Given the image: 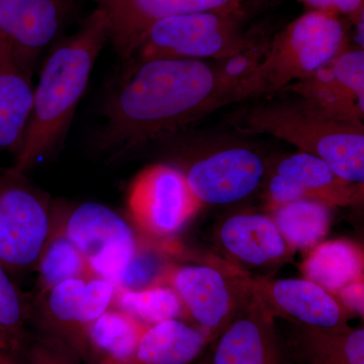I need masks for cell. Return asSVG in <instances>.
<instances>
[{
  "label": "cell",
  "instance_id": "603a6c76",
  "mask_svg": "<svg viewBox=\"0 0 364 364\" xmlns=\"http://www.w3.org/2000/svg\"><path fill=\"white\" fill-rule=\"evenodd\" d=\"M294 345L306 364H364L363 327L316 329L298 326Z\"/></svg>",
  "mask_w": 364,
  "mask_h": 364
},
{
  "label": "cell",
  "instance_id": "5bb4252c",
  "mask_svg": "<svg viewBox=\"0 0 364 364\" xmlns=\"http://www.w3.org/2000/svg\"><path fill=\"white\" fill-rule=\"evenodd\" d=\"M104 13L109 41L123 62L153 23L178 14L241 9L245 0H93Z\"/></svg>",
  "mask_w": 364,
  "mask_h": 364
},
{
  "label": "cell",
  "instance_id": "3957f363",
  "mask_svg": "<svg viewBox=\"0 0 364 364\" xmlns=\"http://www.w3.org/2000/svg\"><path fill=\"white\" fill-rule=\"evenodd\" d=\"M244 134H265L320 158L342 181L363 188L364 127L330 119L299 98L253 105L235 121Z\"/></svg>",
  "mask_w": 364,
  "mask_h": 364
},
{
  "label": "cell",
  "instance_id": "cb8c5ba5",
  "mask_svg": "<svg viewBox=\"0 0 364 364\" xmlns=\"http://www.w3.org/2000/svg\"><path fill=\"white\" fill-rule=\"evenodd\" d=\"M37 267L39 298L66 280L97 277L82 254L66 236L58 215H52L51 230L37 261Z\"/></svg>",
  "mask_w": 364,
  "mask_h": 364
},
{
  "label": "cell",
  "instance_id": "1f68e13d",
  "mask_svg": "<svg viewBox=\"0 0 364 364\" xmlns=\"http://www.w3.org/2000/svg\"><path fill=\"white\" fill-rule=\"evenodd\" d=\"M0 358L6 359V360L9 361V358H7L6 350H4V345H2L1 343V340H0Z\"/></svg>",
  "mask_w": 364,
  "mask_h": 364
},
{
  "label": "cell",
  "instance_id": "277c9868",
  "mask_svg": "<svg viewBox=\"0 0 364 364\" xmlns=\"http://www.w3.org/2000/svg\"><path fill=\"white\" fill-rule=\"evenodd\" d=\"M340 16L310 11L277 33L240 95V100L273 95L308 77L347 49Z\"/></svg>",
  "mask_w": 364,
  "mask_h": 364
},
{
  "label": "cell",
  "instance_id": "9a60e30c",
  "mask_svg": "<svg viewBox=\"0 0 364 364\" xmlns=\"http://www.w3.org/2000/svg\"><path fill=\"white\" fill-rule=\"evenodd\" d=\"M70 0H0V48L33 72V64L58 37Z\"/></svg>",
  "mask_w": 364,
  "mask_h": 364
},
{
  "label": "cell",
  "instance_id": "8fae6325",
  "mask_svg": "<svg viewBox=\"0 0 364 364\" xmlns=\"http://www.w3.org/2000/svg\"><path fill=\"white\" fill-rule=\"evenodd\" d=\"M264 186L265 203L274 208L296 200H317L330 207H343L355 202L359 186L339 178L320 158L301 152L268 163Z\"/></svg>",
  "mask_w": 364,
  "mask_h": 364
},
{
  "label": "cell",
  "instance_id": "7402d4cb",
  "mask_svg": "<svg viewBox=\"0 0 364 364\" xmlns=\"http://www.w3.org/2000/svg\"><path fill=\"white\" fill-rule=\"evenodd\" d=\"M363 251L353 242H321L311 249L301 265L304 279L334 296L343 287L363 279Z\"/></svg>",
  "mask_w": 364,
  "mask_h": 364
},
{
  "label": "cell",
  "instance_id": "2e32d148",
  "mask_svg": "<svg viewBox=\"0 0 364 364\" xmlns=\"http://www.w3.org/2000/svg\"><path fill=\"white\" fill-rule=\"evenodd\" d=\"M218 241L226 260L246 273L249 269L279 267L294 252L272 215L258 213L229 215L218 229Z\"/></svg>",
  "mask_w": 364,
  "mask_h": 364
},
{
  "label": "cell",
  "instance_id": "9c48e42d",
  "mask_svg": "<svg viewBox=\"0 0 364 364\" xmlns=\"http://www.w3.org/2000/svg\"><path fill=\"white\" fill-rule=\"evenodd\" d=\"M268 162L247 145L221 146L195 158L183 172L200 205L242 202L262 186Z\"/></svg>",
  "mask_w": 364,
  "mask_h": 364
},
{
  "label": "cell",
  "instance_id": "7c38bea8",
  "mask_svg": "<svg viewBox=\"0 0 364 364\" xmlns=\"http://www.w3.org/2000/svg\"><path fill=\"white\" fill-rule=\"evenodd\" d=\"M284 90L323 116L363 124V48H347L327 65Z\"/></svg>",
  "mask_w": 364,
  "mask_h": 364
},
{
  "label": "cell",
  "instance_id": "6da1fadb",
  "mask_svg": "<svg viewBox=\"0 0 364 364\" xmlns=\"http://www.w3.org/2000/svg\"><path fill=\"white\" fill-rule=\"evenodd\" d=\"M104 107L100 149L123 154L172 135L225 105L215 65L203 60L126 62Z\"/></svg>",
  "mask_w": 364,
  "mask_h": 364
},
{
  "label": "cell",
  "instance_id": "484cf974",
  "mask_svg": "<svg viewBox=\"0 0 364 364\" xmlns=\"http://www.w3.org/2000/svg\"><path fill=\"white\" fill-rule=\"evenodd\" d=\"M114 305L148 326L186 317L181 298L168 284H156L138 291H116Z\"/></svg>",
  "mask_w": 364,
  "mask_h": 364
},
{
  "label": "cell",
  "instance_id": "ba28073f",
  "mask_svg": "<svg viewBox=\"0 0 364 364\" xmlns=\"http://www.w3.org/2000/svg\"><path fill=\"white\" fill-rule=\"evenodd\" d=\"M59 218L66 236L91 272L109 282L116 279L140 247L130 223L102 203H80Z\"/></svg>",
  "mask_w": 364,
  "mask_h": 364
},
{
  "label": "cell",
  "instance_id": "30bf717a",
  "mask_svg": "<svg viewBox=\"0 0 364 364\" xmlns=\"http://www.w3.org/2000/svg\"><path fill=\"white\" fill-rule=\"evenodd\" d=\"M128 205L136 226L157 239L176 235L202 207L183 172L167 164L153 165L136 177Z\"/></svg>",
  "mask_w": 364,
  "mask_h": 364
},
{
  "label": "cell",
  "instance_id": "f1b7e54d",
  "mask_svg": "<svg viewBox=\"0 0 364 364\" xmlns=\"http://www.w3.org/2000/svg\"><path fill=\"white\" fill-rule=\"evenodd\" d=\"M311 11H323L335 16H348L354 21H363L364 0H299Z\"/></svg>",
  "mask_w": 364,
  "mask_h": 364
},
{
  "label": "cell",
  "instance_id": "8992f818",
  "mask_svg": "<svg viewBox=\"0 0 364 364\" xmlns=\"http://www.w3.org/2000/svg\"><path fill=\"white\" fill-rule=\"evenodd\" d=\"M252 275L226 259L170 265L161 284L178 294L186 317L215 341L253 296Z\"/></svg>",
  "mask_w": 364,
  "mask_h": 364
},
{
  "label": "cell",
  "instance_id": "52a82bcc",
  "mask_svg": "<svg viewBox=\"0 0 364 364\" xmlns=\"http://www.w3.org/2000/svg\"><path fill=\"white\" fill-rule=\"evenodd\" d=\"M23 177L0 176V262L9 272L36 264L51 230L49 203Z\"/></svg>",
  "mask_w": 364,
  "mask_h": 364
},
{
  "label": "cell",
  "instance_id": "e0dca14e",
  "mask_svg": "<svg viewBox=\"0 0 364 364\" xmlns=\"http://www.w3.org/2000/svg\"><path fill=\"white\" fill-rule=\"evenodd\" d=\"M215 341L210 364H282L275 318L254 293Z\"/></svg>",
  "mask_w": 364,
  "mask_h": 364
},
{
  "label": "cell",
  "instance_id": "4dcf8cb0",
  "mask_svg": "<svg viewBox=\"0 0 364 364\" xmlns=\"http://www.w3.org/2000/svg\"><path fill=\"white\" fill-rule=\"evenodd\" d=\"M28 364H76L56 345L39 343L31 349Z\"/></svg>",
  "mask_w": 364,
  "mask_h": 364
},
{
  "label": "cell",
  "instance_id": "4fadbf2b",
  "mask_svg": "<svg viewBox=\"0 0 364 364\" xmlns=\"http://www.w3.org/2000/svg\"><path fill=\"white\" fill-rule=\"evenodd\" d=\"M253 293L274 318L316 329L348 326L350 314L338 299L306 279H252Z\"/></svg>",
  "mask_w": 364,
  "mask_h": 364
},
{
  "label": "cell",
  "instance_id": "d6a6232c",
  "mask_svg": "<svg viewBox=\"0 0 364 364\" xmlns=\"http://www.w3.org/2000/svg\"><path fill=\"white\" fill-rule=\"evenodd\" d=\"M0 364H9L6 359L0 358Z\"/></svg>",
  "mask_w": 364,
  "mask_h": 364
},
{
  "label": "cell",
  "instance_id": "83f0119b",
  "mask_svg": "<svg viewBox=\"0 0 364 364\" xmlns=\"http://www.w3.org/2000/svg\"><path fill=\"white\" fill-rule=\"evenodd\" d=\"M170 265L156 249L141 244L135 255L112 284L117 291H138L161 284Z\"/></svg>",
  "mask_w": 364,
  "mask_h": 364
},
{
  "label": "cell",
  "instance_id": "f546056e",
  "mask_svg": "<svg viewBox=\"0 0 364 364\" xmlns=\"http://www.w3.org/2000/svg\"><path fill=\"white\" fill-rule=\"evenodd\" d=\"M340 304L348 311L350 315L363 317L364 312V282L363 279L353 282L343 287L334 294Z\"/></svg>",
  "mask_w": 364,
  "mask_h": 364
},
{
  "label": "cell",
  "instance_id": "5b68a950",
  "mask_svg": "<svg viewBox=\"0 0 364 364\" xmlns=\"http://www.w3.org/2000/svg\"><path fill=\"white\" fill-rule=\"evenodd\" d=\"M241 21V9L162 18L146 31L126 62L158 58L220 61L247 45Z\"/></svg>",
  "mask_w": 364,
  "mask_h": 364
},
{
  "label": "cell",
  "instance_id": "d6986e66",
  "mask_svg": "<svg viewBox=\"0 0 364 364\" xmlns=\"http://www.w3.org/2000/svg\"><path fill=\"white\" fill-rule=\"evenodd\" d=\"M32 71L9 50L0 48V151L18 153L32 116Z\"/></svg>",
  "mask_w": 364,
  "mask_h": 364
},
{
  "label": "cell",
  "instance_id": "ffe728a7",
  "mask_svg": "<svg viewBox=\"0 0 364 364\" xmlns=\"http://www.w3.org/2000/svg\"><path fill=\"white\" fill-rule=\"evenodd\" d=\"M148 325L119 309H109L79 335L75 344L100 364H130Z\"/></svg>",
  "mask_w": 364,
  "mask_h": 364
},
{
  "label": "cell",
  "instance_id": "4316f807",
  "mask_svg": "<svg viewBox=\"0 0 364 364\" xmlns=\"http://www.w3.org/2000/svg\"><path fill=\"white\" fill-rule=\"evenodd\" d=\"M28 315L26 299L0 262V340L7 358L20 347Z\"/></svg>",
  "mask_w": 364,
  "mask_h": 364
},
{
  "label": "cell",
  "instance_id": "d4e9b609",
  "mask_svg": "<svg viewBox=\"0 0 364 364\" xmlns=\"http://www.w3.org/2000/svg\"><path fill=\"white\" fill-rule=\"evenodd\" d=\"M280 235L294 251L311 250L329 231L331 207L317 200H296L272 210Z\"/></svg>",
  "mask_w": 364,
  "mask_h": 364
},
{
  "label": "cell",
  "instance_id": "44dd1931",
  "mask_svg": "<svg viewBox=\"0 0 364 364\" xmlns=\"http://www.w3.org/2000/svg\"><path fill=\"white\" fill-rule=\"evenodd\" d=\"M210 340L196 326L164 321L146 328L130 364H191Z\"/></svg>",
  "mask_w": 364,
  "mask_h": 364
},
{
  "label": "cell",
  "instance_id": "7a4b0ae2",
  "mask_svg": "<svg viewBox=\"0 0 364 364\" xmlns=\"http://www.w3.org/2000/svg\"><path fill=\"white\" fill-rule=\"evenodd\" d=\"M107 41L105 14L95 9L75 33L53 47L33 90L32 116L13 173L23 176L63 142Z\"/></svg>",
  "mask_w": 364,
  "mask_h": 364
},
{
  "label": "cell",
  "instance_id": "ac0fdd59",
  "mask_svg": "<svg viewBox=\"0 0 364 364\" xmlns=\"http://www.w3.org/2000/svg\"><path fill=\"white\" fill-rule=\"evenodd\" d=\"M114 294L112 282L91 277L66 280L39 299L45 320L75 342L90 323L111 309Z\"/></svg>",
  "mask_w": 364,
  "mask_h": 364
}]
</instances>
